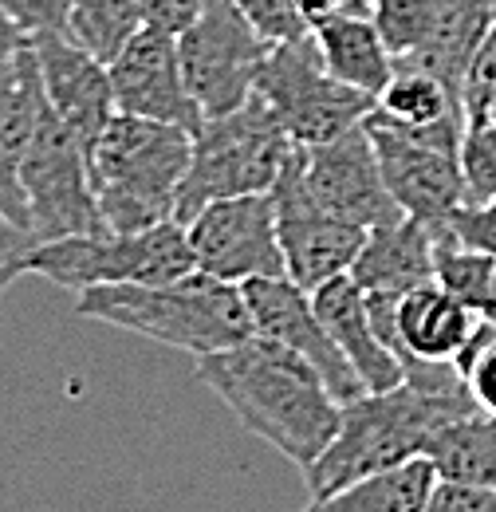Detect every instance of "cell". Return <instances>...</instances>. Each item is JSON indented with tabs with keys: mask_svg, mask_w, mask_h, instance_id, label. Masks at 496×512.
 Here are the masks:
<instances>
[{
	"mask_svg": "<svg viewBox=\"0 0 496 512\" xmlns=\"http://www.w3.org/2000/svg\"><path fill=\"white\" fill-rule=\"evenodd\" d=\"M296 174L319 209L363 229H374L402 213L382 182L378 154L363 123L331 142L296 146Z\"/></svg>",
	"mask_w": 496,
	"mask_h": 512,
	"instance_id": "12",
	"label": "cell"
},
{
	"mask_svg": "<svg viewBox=\"0 0 496 512\" xmlns=\"http://www.w3.org/2000/svg\"><path fill=\"white\" fill-rule=\"evenodd\" d=\"M441 229L453 233L469 249H481V253L496 256V197L485 201V205H457Z\"/></svg>",
	"mask_w": 496,
	"mask_h": 512,
	"instance_id": "32",
	"label": "cell"
},
{
	"mask_svg": "<svg viewBox=\"0 0 496 512\" xmlns=\"http://www.w3.org/2000/svg\"><path fill=\"white\" fill-rule=\"evenodd\" d=\"M496 99V28L481 40V48L473 52L465 83H461V103H465V127L469 123H489L493 119Z\"/></svg>",
	"mask_w": 496,
	"mask_h": 512,
	"instance_id": "31",
	"label": "cell"
},
{
	"mask_svg": "<svg viewBox=\"0 0 496 512\" xmlns=\"http://www.w3.org/2000/svg\"><path fill=\"white\" fill-rule=\"evenodd\" d=\"M0 4L12 12V20L24 28V36L67 28V0H0Z\"/></svg>",
	"mask_w": 496,
	"mask_h": 512,
	"instance_id": "35",
	"label": "cell"
},
{
	"mask_svg": "<svg viewBox=\"0 0 496 512\" xmlns=\"http://www.w3.org/2000/svg\"><path fill=\"white\" fill-rule=\"evenodd\" d=\"M437 485V469L430 457H414L398 469L363 477L343 485L327 497H311L300 512H422Z\"/></svg>",
	"mask_w": 496,
	"mask_h": 512,
	"instance_id": "23",
	"label": "cell"
},
{
	"mask_svg": "<svg viewBox=\"0 0 496 512\" xmlns=\"http://www.w3.org/2000/svg\"><path fill=\"white\" fill-rule=\"evenodd\" d=\"M201 4H205V0H142V16H146V24L182 36L189 24L197 20Z\"/></svg>",
	"mask_w": 496,
	"mask_h": 512,
	"instance_id": "36",
	"label": "cell"
},
{
	"mask_svg": "<svg viewBox=\"0 0 496 512\" xmlns=\"http://www.w3.org/2000/svg\"><path fill=\"white\" fill-rule=\"evenodd\" d=\"M107 71H111V91H115L119 115L174 123V127H186L189 134L201 130L205 115L186 87L182 52H178L174 32L142 24L123 44V52L107 64Z\"/></svg>",
	"mask_w": 496,
	"mask_h": 512,
	"instance_id": "14",
	"label": "cell"
},
{
	"mask_svg": "<svg viewBox=\"0 0 496 512\" xmlns=\"http://www.w3.org/2000/svg\"><path fill=\"white\" fill-rule=\"evenodd\" d=\"M292 146L296 142L260 95L221 119H205L193 134L189 174L178 193V221L189 225L205 205L225 197L272 193Z\"/></svg>",
	"mask_w": 496,
	"mask_h": 512,
	"instance_id": "5",
	"label": "cell"
},
{
	"mask_svg": "<svg viewBox=\"0 0 496 512\" xmlns=\"http://www.w3.org/2000/svg\"><path fill=\"white\" fill-rule=\"evenodd\" d=\"M453 367L461 371V379L469 386L477 410L496 418V323H489L481 316L473 339H469L465 351L453 359Z\"/></svg>",
	"mask_w": 496,
	"mask_h": 512,
	"instance_id": "29",
	"label": "cell"
},
{
	"mask_svg": "<svg viewBox=\"0 0 496 512\" xmlns=\"http://www.w3.org/2000/svg\"><path fill=\"white\" fill-rule=\"evenodd\" d=\"M186 229L197 272L205 276H217L225 284L288 276L272 193H245V197L213 201Z\"/></svg>",
	"mask_w": 496,
	"mask_h": 512,
	"instance_id": "10",
	"label": "cell"
},
{
	"mask_svg": "<svg viewBox=\"0 0 496 512\" xmlns=\"http://www.w3.org/2000/svg\"><path fill=\"white\" fill-rule=\"evenodd\" d=\"M245 20L268 40V44H284V40H300L311 32V16L304 0H233Z\"/></svg>",
	"mask_w": 496,
	"mask_h": 512,
	"instance_id": "30",
	"label": "cell"
},
{
	"mask_svg": "<svg viewBox=\"0 0 496 512\" xmlns=\"http://www.w3.org/2000/svg\"><path fill=\"white\" fill-rule=\"evenodd\" d=\"M311 40L323 56V67L347 83L367 91L371 99L382 95V87L394 79V56L374 24L371 8H339L311 20Z\"/></svg>",
	"mask_w": 496,
	"mask_h": 512,
	"instance_id": "22",
	"label": "cell"
},
{
	"mask_svg": "<svg viewBox=\"0 0 496 512\" xmlns=\"http://www.w3.org/2000/svg\"><path fill=\"white\" fill-rule=\"evenodd\" d=\"M75 312L83 320L111 323L189 355H213L252 335L241 284H225L205 272H189L170 284H111L79 292Z\"/></svg>",
	"mask_w": 496,
	"mask_h": 512,
	"instance_id": "3",
	"label": "cell"
},
{
	"mask_svg": "<svg viewBox=\"0 0 496 512\" xmlns=\"http://www.w3.org/2000/svg\"><path fill=\"white\" fill-rule=\"evenodd\" d=\"M493 276H496V256L481 253V249H469L461 245L453 233L437 229V253H434V280L453 292L457 300H465L469 308H485L489 292H493Z\"/></svg>",
	"mask_w": 496,
	"mask_h": 512,
	"instance_id": "26",
	"label": "cell"
},
{
	"mask_svg": "<svg viewBox=\"0 0 496 512\" xmlns=\"http://www.w3.org/2000/svg\"><path fill=\"white\" fill-rule=\"evenodd\" d=\"M248 304V320L256 335H268L284 347H292L300 359H308L319 371V379L331 386V394L343 402H355L359 394H367L363 379L355 375V367L347 363V355L339 351V343L331 339V331L323 327L311 292H304L296 280L276 276V280H248L241 284Z\"/></svg>",
	"mask_w": 496,
	"mask_h": 512,
	"instance_id": "15",
	"label": "cell"
},
{
	"mask_svg": "<svg viewBox=\"0 0 496 512\" xmlns=\"http://www.w3.org/2000/svg\"><path fill=\"white\" fill-rule=\"evenodd\" d=\"M426 457L434 461L441 481L496 489V418L477 410L449 422L426 446Z\"/></svg>",
	"mask_w": 496,
	"mask_h": 512,
	"instance_id": "24",
	"label": "cell"
},
{
	"mask_svg": "<svg viewBox=\"0 0 496 512\" xmlns=\"http://www.w3.org/2000/svg\"><path fill=\"white\" fill-rule=\"evenodd\" d=\"M32 60L40 71V87L48 107L60 115V123L87 150L99 142L107 123L119 115L115 91H111V71L99 56L79 48L67 32H36L28 36Z\"/></svg>",
	"mask_w": 496,
	"mask_h": 512,
	"instance_id": "17",
	"label": "cell"
},
{
	"mask_svg": "<svg viewBox=\"0 0 496 512\" xmlns=\"http://www.w3.org/2000/svg\"><path fill=\"white\" fill-rule=\"evenodd\" d=\"M493 123H496V99H493Z\"/></svg>",
	"mask_w": 496,
	"mask_h": 512,
	"instance_id": "40",
	"label": "cell"
},
{
	"mask_svg": "<svg viewBox=\"0 0 496 512\" xmlns=\"http://www.w3.org/2000/svg\"><path fill=\"white\" fill-rule=\"evenodd\" d=\"M374 24L398 60H410L426 48L437 24V0H374Z\"/></svg>",
	"mask_w": 496,
	"mask_h": 512,
	"instance_id": "27",
	"label": "cell"
},
{
	"mask_svg": "<svg viewBox=\"0 0 496 512\" xmlns=\"http://www.w3.org/2000/svg\"><path fill=\"white\" fill-rule=\"evenodd\" d=\"M465 414H477L473 398L426 394L406 383L343 402L331 446L304 469L308 493L327 497L343 485H355L363 477L398 469L414 457H426V446L434 442L437 430H445L449 422Z\"/></svg>",
	"mask_w": 496,
	"mask_h": 512,
	"instance_id": "2",
	"label": "cell"
},
{
	"mask_svg": "<svg viewBox=\"0 0 496 512\" xmlns=\"http://www.w3.org/2000/svg\"><path fill=\"white\" fill-rule=\"evenodd\" d=\"M40 99L44 87L32 48L24 44L16 56H0V213L24 229H28V209L20 190V162L36 127Z\"/></svg>",
	"mask_w": 496,
	"mask_h": 512,
	"instance_id": "21",
	"label": "cell"
},
{
	"mask_svg": "<svg viewBox=\"0 0 496 512\" xmlns=\"http://www.w3.org/2000/svg\"><path fill=\"white\" fill-rule=\"evenodd\" d=\"M363 127L371 134L382 182L394 197V205L426 225L441 229L457 205H465V178L461 158L449 146L426 142L410 130L382 123L378 115H367Z\"/></svg>",
	"mask_w": 496,
	"mask_h": 512,
	"instance_id": "13",
	"label": "cell"
},
{
	"mask_svg": "<svg viewBox=\"0 0 496 512\" xmlns=\"http://www.w3.org/2000/svg\"><path fill=\"white\" fill-rule=\"evenodd\" d=\"M311 304H315L323 327L331 331V339L339 343V351L347 355V363L355 367V375L363 379L367 394H374V390H394V386L406 383L398 355L374 331L367 292L351 276H339V280L315 288L311 292Z\"/></svg>",
	"mask_w": 496,
	"mask_h": 512,
	"instance_id": "19",
	"label": "cell"
},
{
	"mask_svg": "<svg viewBox=\"0 0 496 512\" xmlns=\"http://www.w3.org/2000/svg\"><path fill=\"white\" fill-rule=\"evenodd\" d=\"M378 339L398 355L402 375L410 363H453L473 339L481 312L445 292L441 284H422L406 296H367Z\"/></svg>",
	"mask_w": 496,
	"mask_h": 512,
	"instance_id": "16",
	"label": "cell"
},
{
	"mask_svg": "<svg viewBox=\"0 0 496 512\" xmlns=\"http://www.w3.org/2000/svg\"><path fill=\"white\" fill-rule=\"evenodd\" d=\"M382 123L410 130L426 142L461 150L465 134V103L453 83H445L437 71L418 64H394V79L374 99V111Z\"/></svg>",
	"mask_w": 496,
	"mask_h": 512,
	"instance_id": "20",
	"label": "cell"
},
{
	"mask_svg": "<svg viewBox=\"0 0 496 512\" xmlns=\"http://www.w3.org/2000/svg\"><path fill=\"white\" fill-rule=\"evenodd\" d=\"M24 44H28L24 28H20V24L12 20V12L0 4V56H16Z\"/></svg>",
	"mask_w": 496,
	"mask_h": 512,
	"instance_id": "37",
	"label": "cell"
},
{
	"mask_svg": "<svg viewBox=\"0 0 496 512\" xmlns=\"http://www.w3.org/2000/svg\"><path fill=\"white\" fill-rule=\"evenodd\" d=\"M256 95L272 107V115L280 119V127L288 130V138L296 146H319L331 142L351 127H359L374 111V99L359 87L339 83L315 48V40H284L272 44Z\"/></svg>",
	"mask_w": 496,
	"mask_h": 512,
	"instance_id": "8",
	"label": "cell"
},
{
	"mask_svg": "<svg viewBox=\"0 0 496 512\" xmlns=\"http://www.w3.org/2000/svg\"><path fill=\"white\" fill-rule=\"evenodd\" d=\"M437 229L398 213L382 225L367 229L363 253L351 268V280L367 296H406L422 284H434Z\"/></svg>",
	"mask_w": 496,
	"mask_h": 512,
	"instance_id": "18",
	"label": "cell"
},
{
	"mask_svg": "<svg viewBox=\"0 0 496 512\" xmlns=\"http://www.w3.org/2000/svg\"><path fill=\"white\" fill-rule=\"evenodd\" d=\"M422 512H496V489L481 485H461V481H441L437 477L434 493Z\"/></svg>",
	"mask_w": 496,
	"mask_h": 512,
	"instance_id": "34",
	"label": "cell"
},
{
	"mask_svg": "<svg viewBox=\"0 0 496 512\" xmlns=\"http://www.w3.org/2000/svg\"><path fill=\"white\" fill-rule=\"evenodd\" d=\"M481 316L489 323H496V276H493V292H489V300H485V308H481Z\"/></svg>",
	"mask_w": 496,
	"mask_h": 512,
	"instance_id": "39",
	"label": "cell"
},
{
	"mask_svg": "<svg viewBox=\"0 0 496 512\" xmlns=\"http://www.w3.org/2000/svg\"><path fill=\"white\" fill-rule=\"evenodd\" d=\"M272 197L280 217V249H284L288 280H296L304 292H315L339 276H351L355 260L363 253L367 229L311 201V193L296 174V146L272 186Z\"/></svg>",
	"mask_w": 496,
	"mask_h": 512,
	"instance_id": "11",
	"label": "cell"
},
{
	"mask_svg": "<svg viewBox=\"0 0 496 512\" xmlns=\"http://www.w3.org/2000/svg\"><path fill=\"white\" fill-rule=\"evenodd\" d=\"M20 190L28 209V233L36 241L103 233L91 178V150L63 127L48 99H40L36 127L20 162Z\"/></svg>",
	"mask_w": 496,
	"mask_h": 512,
	"instance_id": "7",
	"label": "cell"
},
{
	"mask_svg": "<svg viewBox=\"0 0 496 512\" xmlns=\"http://www.w3.org/2000/svg\"><path fill=\"white\" fill-rule=\"evenodd\" d=\"M461 178L465 205H485L496 197V123H469L461 134Z\"/></svg>",
	"mask_w": 496,
	"mask_h": 512,
	"instance_id": "28",
	"label": "cell"
},
{
	"mask_svg": "<svg viewBox=\"0 0 496 512\" xmlns=\"http://www.w3.org/2000/svg\"><path fill=\"white\" fill-rule=\"evenodd\" d=\"M308 16H323V12H339V8H374V0H304Z\"/></svg>",
	"mask_w": 496,
	"mask_h": 512,
	"instance_id": "38",
	"label": "cell"
},
{
	"mask_svg": "<svg viewBox=\"0 0 496 512\" xmlns=\"http://www.w3.org/2000/svg\"><path fill=\"white\" fill-rule=\"evenodd\" d=\"M28 272L67 292L111 284H170L197 272L182 221H162L142 233H79L60 241H36Z\"/></svg>",
	"mask_w": 496,
	"mask_h": 512,
	"instance_id": "6",
	"label": "cell"
},
{
	"mask_svg": "<svg viewBox=\"0 0 496 512\" xmlns=\"http://www.w3.org/2000/svg\"><path fill=\"white\" fill-rule=\"evenodd\" d=\"M197 383L209 386L248 434L300 469H308L339 430L343 406L319 371L292 347L256 331L229 351L201 355Z\"/></svg>",
	"mask_w": 496,
	"mask_h": 512,
	"instance_id": "1",
	"label": "cell"
},
{
	"mask_svg": "<svg viewBox=\"0 0 496 512\" xmlns=\"http://www.w3.org/2000/svg\"><path fill=\"white\" fill-rule=\"evenodd\" d=\"M32 245H36V237L24 225H16V221H8L0 213V296L20 276H28V253H32Z\"/></svg>",
	"mask_w": 496,
	"mask_h": 512,
	"instance_id": "33",
	"label": "cell"
},
{
	"mask_svg": "<svg viewBox=\"0 0 496 512\" xmlns=\"http://www.w3.org/2000/svg\"><path fill=\"white\" fill-rule=\"evenodd\" d=\"M178 52L193 103L205 119H221L256 95L272 44L233 0H205L197 20L178 36Z\"/></svg>",
	"mask_w": 496,
	"mask_h": 512,
	"instance_id": "9",
	"label": "cell"
},
{
	"mask_svg": "<svg viewBox=\"0 0 496 512\" xmlns=\"http://www.w3.org/2000/svg\"><path fill=\"white\" fill-rule=\"evenodd\" d=\"M193 134L174 123L115 115L91 146V178L103 233H142L178 221V193L189 174Z\"/></svg>",
	"mask_w": 496,
	"mask_h": 512,
	"instance_id": "4",
	"label": "cell"
},
{
	"mask_svg": "<svg viewBox=\"0 0 496 512\" xmlns=\"http://www.w3.org/2000/svg\"><path fill=\"white\" fill-rule=\"evenodd\" d=\"M146 24L142 0H67V36L111 64L123 44Z\"/></svg>",
	"mask_w": 496,
	"mask_h": 512,
	"instance_id": "25",
	"label": "cell"
}]
</instances>
